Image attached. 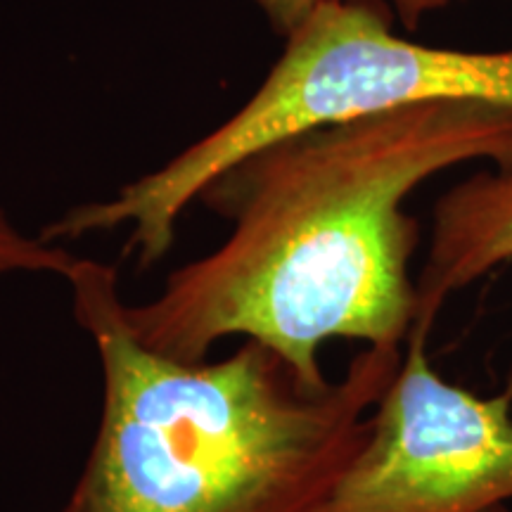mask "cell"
I'll list each match as a JSON object with an SVG mask.
<instances>
[{
    "mask_svg": "<svg viewBox=\"0 0 512 512\" xmlns=\"http://www.w3.org/2000/svg\"><path fill=\"white\" fill-rule=\"evenodd\" d=\"M512 261V162L477 171L434 204L432 238L415 278L411 335L430 339L453 294Z\"/></svg>",
    "mask_w": 512,
    "mask_h": 512,
    "instance_id": "cell-5",
    "label": "cell"
},
{
    "mask_svg": "<svg viewBox=\"0 0 512 512\" xmlns=\"http://www.w3.org/2000/svg\"><path fill=\"white\" fill-rule=\"evenodd\" d=\"M76 254L38 235L24 233L0 207V280L10 275H60L64 278Z\"/></svg>",
    "mask_w": 512,
    "mask_h": 512,
    "instance_id": "cell-6",
    "label": "cell"
},
{
    "mask_svg": "<svg viewBox=\"0 0 512 512\" xmlns=\"http://www.w3.org/2000/svg\"><path fill=\"white\" fill-rule=\"evenodd\" d=\"M254 3L264 12L275 34L287 38L323 0H254Z\"/></svg>",
    "mask_w": 512,
    "mask_h": 512,
    "instance_id": "cell-7",
    "label": "cell"
},
{
    "mask_svg": "<svg viewBox=\"0 0 512 512\" xmlns=\"http://www.w3.org/2000/svg\"><path fill=\"white\" fill-rule=\"evenodd\" d=\"M512 501V373L482 396L408 337L354 460L316 512H489Z\"/></svg>",
    "mask_w": 512,
    "mask_h": 512,
    "instance_id": "cell-4",
    "label": "cell"
},
{
    "mask_svg": "<svg viewBox=\"0 0 512 512\" xmlns=\"http://www.w3.org/2000/svg\"><path fill=\"white\" fill-rule=\"evenodd\" d=\"M387 0H323L285 38L256 93L219 128L110 200L67 209L41 230L55 245L128 228L124 252L152 268L171 252L181 216L249 152L313 126L430 100H484L512 110V48H430L394 34Z\"/></svg>",
    "mask_w": 512,
    "mask_h": 512,
    "instance_id": "cell-3",
    "label": "cell"
},
{
    "mask_svg": "<svg viewBox=\"0 0 512 512\" xmlns=\"http://www.w3.org/2000/svg\"><path fill=\"white\" fill-rule=\"evenodd\" d=\"M387 3L392 5L394 15L399 17L403 27L415 31L430 12L444 10L446 5L456 3V0H387Z\"/></svg>",
    "mask_w": 512,
    "mask_h": 512,
    "instance_id": "cell-8",
    "label": "cell"
},
{
    "mask_svg": "<svg viewBox=\"0 0 512 512\" xmlns=\"http://www.w3.org/2000/svg\"><path fill=\"white\" fill-rule=\"evenodd\" d=\"M489 512H510V510H508V505H498V508L489 510Z\"/></svg>",
    "mask_w": 512,
    "mask_h": 512,
    "instance_id": "cell-9",
    "label": "cell"
},
{
    "mask_svg": "<svg viewBox=\"0 0 512 512\" xmlns=\"http://www.w3.org/2000/svg\"><path fill=\"white\" fill-rule=\"evenodd\" d=\"M512 162V110L430 100L313 126L249 152L200 200L233 223L228 238L126 304L133 335L157 354L207 361L228 337L266 344L309 389L330 387V339L401 347L415 320L413 190L453 166Z\"/></svg>",
    "mask_w": 512,
    "mask_h": 512,
    "instance_id": "cell-1",
    "label": "cell"
},
{
    "mask_svg": "<svg viewBox=\"0 0 512 512\" xmlns=\"http://www.w3.org/2000/svg\"><path fill=\"white\" fill-rule=\"evenodd\" d=\"M64 280L98 351L102 401L57 512H316L403 358L366 347L318 392L254 339L219 361H181L133 335L112 264L76 256Z\"/></svg>",
    "mask_w": 512,
    "mask_h": 512,
    "instance_id": "cell-2",
    "label": "cell"
}]
</instances>
